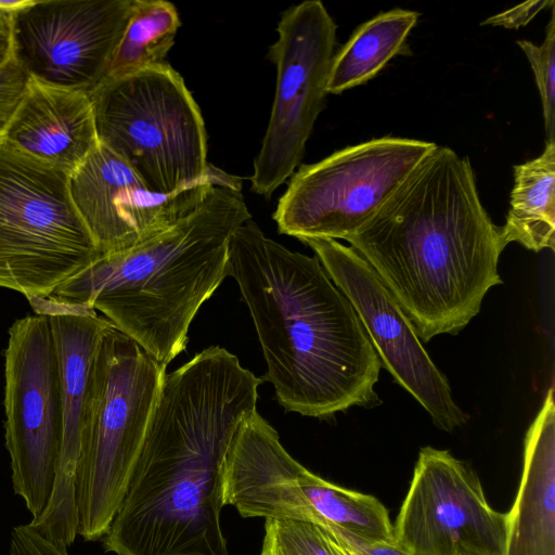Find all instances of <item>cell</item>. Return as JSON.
I'll return each mask as SVG.
<instances>
[{"label": "cell", "instance_id": "obj_1", "mask_svg": "<svg viewBox=\"0 0 555 555\" xmlns=\"http://www.w3.org/2000/svg\"><path fill=\"white\" fill-rule=\"evenodd\" d=\"M262 379L220 346L166 373L124 499L103 537L116 555H229L222 472Z\"/></svg>", "mask_w": 555, "mask_h": 555}, {"label": "cell", "instance_id": "obj_2", "mask_svg": "<svg viewBox=\"0 0 555 555\" xmlns=\"http://www.w3.org/2000/svg\"><path fill=\"white\" fill-rule=\"evenodd\" d=\"M346 241L425 343L463 330L502 284L500 227L480 201L469 159L447 146L425 156Z\"/></svg>", "mask_w": 555, "mask_h": 555}, {"label": "cell", "instance_id": "obj_3", "mask_svg": "<svg viewBox=\"0 0 555 555\" xmlns=\"http://www.w3.org/2000/svg\"><path fill=\"white\" fill-rule=\"evenodd\" d=\"M229 275L253 319L266 379L285 411L324 420L377 404L380 359L317 256L266 236L250 218L230 238Z\"/></svg>", "mask_w": 555, "mask_h": 555}, {"label": "cell", "instance_id": "obj_4", "mask_svg": "<svg viewBox=\"0 0 555 555\" xmlns=\"http://www.w3.org/2000/svg\"><path fill=\"white\" fill-rule=\"evenodd\" d=\"M250 217L242 186L216 185L168 230L103 255L46 298L101 312L167 366L186 348L202 305L229 275L230 238Z\"/></svg>", "mask_w": 555, "mask_h": 555}, {"label": "cell", "instance_id": "obj_5", "mask_svg": "<svg viewBox=\"0 0 555 555\" xmlns=\"http://www.w3.org/2000/svg\"><path fill=\"white\" fill-rule=\"evenodd\" d=\"M166 366L111 322L92 366L91 409L75 474L77 533L103 539L124 499Z\"/></svg>", "mask_w": 555, "mask_h": 555}, {"label": "cell", "instance_id": "obj_6", "mask_svg": "<svg viewBox=\"0 0 555 555\" xmlns=\"http://www.w3.org/2000/svg\"><path fill=\"white\" fill-rule=\"evenodd\" d=\"M89 95L99 143L149 190L171 194L210 170L201 109L169 64L105 79Z\"/></svg>", "mask_w": 555, "mask_h": 555}, {"label": "cell", "instance_id": "obj_7", "mask_svg": "<svg viewBox=\"0 0 555 555\" xmlns=\"http://www.w3.org/2000/svg\"><path fill=\"white\" fill-rule=\"evenodd\" d=\"M68 176L0 140V287L28 301L102 257L72 201Z\"/></svg>", "mask_w": 555, "mask_h": 555}, {"label": "cell", "instance_id": "obj_8", "mask_svg": "<svg viewBox=\"0 0 555 555\" xmlns=\"http://www.w3.org/2000/svg\"><path fill=\"white\" fill-rule=\"evenodd\" d=\"M436 143L383 137L301 165L273 219L296 238L346 240L371 219Z\"/></svg>", "mask_w": 555, "mask_h": 555}, {"label": "cell", "instance_id": "obj_9", "mask_svg": "<svg viewBox=\"0 0 555 555\" xmlns=\"http://www.w3.org/2000/svg\"><path fill=\"white\" fill-rule=\"evenodd\" d=\"M3 405L13 490L35 520L50 503L63 443L59 362L46 315L23 317L9 330Z\"/></svg>", "mask_w": 555, "mask_h": 555}, {"label": "cell", "instance_id": "obj_10", "mask_svg": "<svg viewBox=\"0 0 555 555\" xmlns=\"http://www.w3.org/2000/svg\"><path fill=\"white\" fill-rule=\"evenodd\" d=\"M337 25L320 0H306L282 13L278 40L268 57L276 88L266 134L254 162L251 191L270 197L299 165L324 107Z\"/></svg>", "mask_w": 555, "mask_h": 555}, {"label": "cell", "instance_id": "obj_11", "mask_svg": "<svg viewBox=\"0 0 555 555\" xmlns=\"http://www.w3.org/2000/svg\"><path fill=\"white\" fill-rule=\"evenodd\" d=\"M506 514L491 507L475 472L448 450H420L393 525L416 555H504Z\"/></svg>", "mask_w": 555, "mask_h": 555}, {"label": "cell", "instance_id": "obj_12", "mask_svg": "<svg viewBox=\"0 0 555 555\" xmlns=\"http://www.w3.org/2000/svg\"><path fill=\"white\" fill-rule=\"evenodd\" d=\"M334 284L352 305L382 365L446 431L468 416L452 398L451 387L423 347L401 306L373 268L351 247L331 238H304Z\"/></svg>", "mask_w": 555, "mask_h": 555}, {"label": "cell", "instance_id": "obj_13", "mask_svg": "<svg viewBox=\"0 0 555 555\" xmlns=\"http://www.w3.org/2000/svg\"><path fill=\"white\" fill-rule=\"evenodd\" d=\"M134 0H33L11 15V55L30 78L91 93L106 78Z\"/></svg>", "mask_w": 555, "mask_h": 555}, {"label": "cell", "instance_id": "obj_14", "mask_svg": "<svg viewBox=\"0 0 555 555\" xmlns=\"http://www.w3.org/2000/svg\"><path fill=\"white\" fill-rule=\"evenodd\" d=\"M216 185L242 186V182L212 165L203 178L171 194L155 193L100 143L68 176L72 201L102 256L168 230L198 207Z\"/></svg>", "mask_w": 555, "mask_h": 555}, {"label": "cell", "instance_id": "obj_15", "mask_svg": "<svg viewBox=\"0 0 555 555\" xmlns=\"http://www.w3.org/2000/svg\"><path fill=\"white\" fill-rule=\"evenodd\" d=\"M29 304L35 313L46 315L51 325L63 417V443L54 490L46 511L29 525L54 543L68 547L78 535L75 474L90 416L93 359L109 322L90 308L68 307L47 298Z\"/></svg>", "mask_w": 555, "mask_h": 555}, {"label": "cell", "instance_id": "obj_16", "mask_svg": "<svg viewBox=\"0 0 555 555\" xmlns=\"http://www.w3.org/2000/svg\"><path fill=\"white\" fill-rule=\"evenodd\" d=\"M0 140L72 173L99 145L89 93L29 78Z\"/></svg>", "mask_w": 555, "mask_h": 555}, {"label": "cell", "instance_id": "obj_17", "mask_svg": "<svg viewBox=\"0 0 555 555\" xmlns=\"http://www.w3.org/2000/svg\"><path fill=\"white\" fill-rule=\"evenodd\" d=\"M504 555H555L553 387L525 438L521 480L514 505L506 514Z\"/></svg>", "mask_w": 555, "mask_h": 555}, {"label": "cell", "instance_id": "obj_18", "mask_svg": "<svg viewBox=\"0 0 555 555\" xmlns=\"http://www.w3.org/2000/svg\"><path fill=\"white\" fill-rule=\"evenodd\" d=\"M505 245L519 243L541 251L555 248V141L542 154L514 166L509 209L500 227Z\"/></svg>", "mask_w": 555, "mask_h": 555}, {"label": "cell", "instance_id": "obj_19", "mask_svg": "<svg viewBox=\"0 0 555 555\" xmlns=\"http://www.w3.org/2000/svg\"><path fill=\"white\" fill-rule=\"evenodd\" d=\"M418 17L416 11L396 8L361 24L334 54L327 94H339L375 77L400 53Z\"/></svg>", "mask_w": 555, "mask_h": 555}, {"label": "cell", "instance_id": "obj_20", "mask_svg": "<svg viewBox=\"0 0 555 555\" xmlns=\"http://www.w3.org/2000/svg\"><path fill=\"white\" fill-rule=\"evenodd\" d=\"M180 26L173 3L134 0L105 79L121 78L163 63Z\"/></svg>", "mask_w": 555, "mask_h": 555}, {"label": "cell", "instance_id": "obj_21", "mask_svg": "<svg viewBox=\"0 0 555 555\" xmlns=\"http://www.w3.org/2000/svg\"><path fill=\"white\" fill-rule=\"evenodd\" d=\"M260 555H340L324 527L306 520L266 519Z\"/></svg>", "mask_w": 555, "mask_h": 555}, {"label": "cell", "instance_id": "obj_22", "mask_svg": "<svg viewBox=\"0 0 555 555\" xmlns=\"http://www.w3.org/2000/svg\"><path fill=\"white\" fill-rule=\"evenodd\" d=\"M531 65L540 93L546 141H555V13L551 8V18L546 25L543 42L538 46L529 40H518Z\"/></svg>", "mask_w": 555, "mask_h": 555}, {"label": "cell", "instance_id": "obj_23", "mask_svg": "<svg viewBox=\"0 0 555 555\" xmlns=\"http://www.w3.org/2000/svg\"><path fill=\"white\" fill-rule=\"evenodd\" d=\"M29 78L12 55L0 64V139L23 99Z\"/></svg>", "mask_w": 555, "mask_h": 555}, {"label": "cell", "instance_id": "obj_24", "mask_svg": "<svg viewBox=\"0 0 555 555\" xmlns=\"http://www.w3.org/2000/svg\"><path fill=\"white\" fill-rule=\"evenodd\" d=\"M10 555H69L67 547L49 540L29 524L11 531Z\"/></svg>", "mask_w": 555, "mask_h": 555}, {"label": "cell", "instance_id": "obj_25", "mask_svg": "<svg viewBox=\"0 0 555 555\" xmlns=\"http://www.w3.org/2000/svg\"><path fill=\"white\" fill-rule=\"evenodd\" d=\"M547 7H554V1H526L512 9L488 17L481 23V25L501 26L508 29H517L527 25L538 13Z\"/></svg>", "mask_w": 555, "mask_h": 555}, {"label": "cell", "instance_id": "obj_26", "mask_svg": "<svg viewBox=\"0 0 555 555\" xmlns=\"http://www.w3.org/2000/svg\"><path fill=\"white\" fill-rule=\"evenodd\" d=\"M322 527H324L336 540L343 543L353 555H416L401 547L393 541L370 542L350 535L332 526Z\"/></svg>", "mask_w": 555, "mask_h": 555}, {"label": "cell", "instance_id": "obj_27", "mask_svg": "<svg viewBox=\"0 0 555 555\" xmlns=\"http://www.w3.org/2000/svg\"><path fill=\"white\" fill-rule=\"evenodd\" d=\"M11 15L0 12V64L11 56Z\"/></svg>", "mask_w": 555, "mask_h": 555}, {"label": "cell", "instance_id": "obj_28", "mask_svg": "<svg viewBox=\"0 0 555 555\" xmlns=\"http://www.w3.org/2000/svg\"><path fill=\"white\" fill-rule=\"evenodd\" d=\"M33 3V0H0V12L13 14Z\"/></svg>", "mask_w": 555, "mask_h": 555}, {"label": "cell", "instance_id": "obj_29", "mask_svg": "<svg viewBox=\"0 0 555 555\" xmlns=\"http://www.w3.org/2000/svg\"><path fill=\"white\" fill-rule=\"evenodd\" d=\"M327 533L340 555H353L343 543H340L338 540H336L328 531H327Z\"/></svg>", "mask_w": 555, "mask_h": 555}]
</instances>
